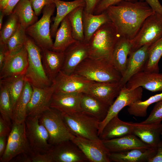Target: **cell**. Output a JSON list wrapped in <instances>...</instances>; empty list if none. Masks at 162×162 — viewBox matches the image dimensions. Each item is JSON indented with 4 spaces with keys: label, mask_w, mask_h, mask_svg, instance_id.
<instances>
[{
    "label": "cell",
    "mask_w": 162,
    "mask_h": 162,
    "mask_svg": "<svg viewBox=\"0 0 162 162\" xmlns=\"http://www.w3.org/2000/svg\"><path fill=\"white\" fill-rule=\"evenodd\" d=\"M149 5L154 12L158 13L162 16V5L159 0H142Z\"/></svg>",
    "instance_id": "47"
},
{
    "label": "cell",
    "mask_w": 162,
    "mask_h": 162,
    "mask_svg": "<svg viewBox=\"0 0 162 162\" xmlns=\"http://www.w3.org/2000/svg\"><path fill=\"white\" fill-rule=\"evenodd\" d=\"M34 153L26 136L25 121L20 123H12L11 131L7 137L6 148L0 158V162L10 161L22 154Z\"/></svg>",
    "instance_id": "7"
},
{
    "label": "cell",
    "mask_w": 162,
    "mask_h": 162,
    "mask_svg": "<svg viewBox=\"0 0 162 162\" xmlns=\"http://www.w3.org/2000/svg\"><path fill=\"white\" fill-rule=\"evenodd\" d=\"M64 52V62L61 71L68 75L73 74L78 66L89 56L88 45L85 42L76 41Z\"/></svg>",
    "instance_id": "17"
},
{
    "label": "cell",
    "mask_w": 162,
    "mask_h": 162,
    "mask_svg": "<svg viewBox=\"0 0 162 162\" xmlns=\"http://www.w3.org/2000/svg\"><path fill=\"white\" fill-rule=\"evenodd\" d=\"M61 114L68 129L75 136L91 140L100 139L98 135L100 122L95 117L81 111Z\"/></svg>",
    "instance_id": "5"
},
{
    "label": "cell",
    "mask_w": 162,
    "mask_h": 162,
    "mask_svg": "<svg viewBox=\"0 0 162 162\" xmlns=\"http://www.w3.org/2000/svg\"><path fill=\"white\" fill-rule=\"evenodd\" d=\"M25 29L20 24L16 31L7 43V53L15 52L21 49L26 44L27 37Z\"/></svg>",
    "instance_id": "39"
},
{
    "label": "cell",
    "mask_w": 162,
    "mask_h": 162,
    "mask_svg": "<svg viewBox=\"0 0 162 162\" xmlns=\"http://www.w3.org/2000/svg\"><path fill=\"white\" fill-rule=\"evenodd\" d=\"M20 0H10L4 9L2 10L5 15H10L12 13L14 7Z\"/></svg>",
    "instance_id": "49"
},
{
    "label": "cell",
    "mask_w": 162,
    "mask_h": 162,
    "mask_svg": "<svg viewBox=\"0 0 162 162\" xmlns=\"http://www.w3.org/2000/svg\"><path fill=\"white\" fill-rule=\"evenodd\" d=\"M9 16L6 23L0 30V44L5 45L20 25L18 18L13 12Z\"/></svg>",
    "instance_id": "40"
},
{
    "label": "cell",
    "mask_w": 162,
    "mask_h": 162,
    "mask_svg": "<svg viewBox=\"0 0 162 162\" xmlns=\"http://www.w3.org/2000/svg\"><path fill=\"white\" fill-rule=\"evenodd\" d=\"M32 92V85L26 81L23 91L13 107L12 123H20L25 121L27 106Z\"/></svg>",
    "instance_id": "32"
},
{
    "label": "cell",
    "mask_w": 162,
    "mask_h": 162,
    "mask_svg": "<svg viewBox=\"0 0 162 162\" xmlns=\"http://www.w3.org/2000/svg\"><path fill=\"white\" fill-rule=\"evenodd\" d=\"M162 121V100L156 103L148 118L141 123L148 124Z\"/></svg>",
    "instance_id": "41"
},
{
    "label": "cell",
    "mask_w": 162,
    "mask_h": 162,
    "mask_svg": "<svg viewBox=\"0 0 162 162\" xmlns=\"http://www.w3.org/2000/svg\"><path fill=\"white\" fill-rule=\"evenodd\" d=\"M10 0H0V10H3Z\"/></svg>",
    "instance_id": "52"
},
{
    "label": "cell",
    "mask_w": 162,
    "mask_h": 162,
    "mask_svg": "<svg viewBox=\"0 0 162 162\" xmlns=\"http://www.w3.org/2000/svg\"><path fill=\"white\" fill-rule=\"evenodd\" d=\"M56 8L54 3L45 6L40 19L25 29L27 34L42 50H52L53 42L51 34V18Z\"/></svg>",
    "instance_id": "8"
},
{
    "label": "cell",
    "mask_w": 162,
    "mask_h": 162,
    "mask_svg": "<svg viewBox=\"0 0 162 162\" xmlns=\"http://www.w3.org/2000/svg\"><path fill=\"white\" fill-rule=\"evenodd\" d=\"M148 162H162V140L158 144L155 154Z\"/></svg>",
    "instance_id": "48"
},
{
    "label": "cell",
    "mask_w": 162,
    "mask_h": 162,
    "mask_svg": "<svg viewBox=\"0 0 162 162\" xmlns=\"http://www.w3.org/2000/svg\"><path fill=\"white\" fill-rule=\"evenodd\" d=\"M8 136H0V158L4 153L5 150Z\"/></svg>",
    "instance_id": "51"
},
{
    "label": "cell",
    "mask_w": 162,
    "mask_h": 162,
    "mask_svg": "<svg viewBox=\"0 0 162 162\" xmlns=\"http://www.w3.org/2000/svg\"><path fill=\"white\" fill-rule=\"evenodd\" d=\"M132 122H124L116 116L106 124L99 137L102 140H108L132 134Z\"/></svg>",
    "instance_id": "26"
},
{
    "label": "cell",
    "mask_w": 162,
    "mask_h": 162,
    "mask_svg": "<svg viewBox=\"0 0 162 162\" xmlns=\"http://www.w3.org/2000/svg\"><path fill=\"white\" fill-rule=\"evenodd\" d=\"M102 141L105 146L110 152H120L135 148H152L143 142L132 134Z\"/></svg>",
    "instance_id": "23"
},
{
    "label": "cell",
    "mask_w": 162,
    "mask_h": 162,
    "mask_svg": "<svg viewBox=\"0 0 162 162\" xmlns=\"http://www.w3.org/2000/svg\"><path fill=\"white\" fill-rule=\"evenodd\" d=\"M31 162H52L51 156L48 152L35 153L32 155Z\"/></svg>",
    "instance_id": "44"
},
{
    "label": "cell",
    "mask_w": 162,
    "mask_h": 162,
    "mask_svg": "<svg viewBox=\"0 0 162 162\" xmlns=\"http://www.w3.org/2000/svg\"><path fill=\"white\" fill-rule=\"evenodd\" d=\"M36 15L38 16L46 5L54 3V0H29Z\"/></svg>",
    "instance_id": "43"
},
{
    "label": "cell",
    "mask_w": 162,
    "mask_h": 162,
    "mask_svg": "<svg viewBox=\"0 0 162 162\" xmlns=\"http://www.w3.org/2000/svg\"><path fill=\"white\" fill-rule=\"evenodd\" d=\"M0 80H3L8 87L14 107L24 88L26 81L25 74Z\"/></svg>",
    "instance_id": "37"
},
{
    "label": "cell",
    "mask_w": 162,
    "mask_h": 162,
    "mask_svg": "<svg viewBox=\"0 0 162 162\" xmlns=\"http://www.w3.org/2000/svg\"><path fill=\"white\" fill-rule=\"evenodd\" d=\"M13 12L18 18L20 24L25 29L38 20V16L29 0H20Z\"/></svg>",
    "instance_id": "33"
},
{
    "label": "cell",
    "mask_w": 162,
    "mask_h": 162,
    "mask_svg": "<svg viewBox=\"0 0 162 162\" xmlns=\"http://www.w3.org/2000/svg\"><path fill=\"white\" fill-rule=\"evenodd\" d=\"M7 51V45L0 44V69L4 63Z\"/></svg>",
    "instance_id": "50"
},
{
    "label": "cell",
    "mask_w": 162,
    "mask_h": 162,
    "mask_svg": "<svg viewBox=\"0 0 162 162\" xmlns=\"http://www.w3.org/2000/svg\"><path fill=\"white\" fill-rule=\"evenodd\" d=\"M41 55L45 72L53 83L62 68L64 59V52L43 49L42 50Z\"/></svg>",
    "instance_id": "25"
},
{
    "label": "cell",
    "mask_w": 162,
    "mask_h": 162,
    "mask_svg": "<svg viewBox=\"0 0 162 162\" xmlns=\"http://www.w3.org/2000/svg\"><path fill=\"white\" fill-rule=\"evenodd\" d=\"M162 56V37L149 47L148 58L143 71L158 73V62Z\"/></svg>",
    "instance_id": "36"
},
{
    "label": "cell",
    "mask_w": 162,
    "mask_h": 162,
    "mask_svg": "<svg viewBox=\"0 0 162 162\" xmlns=\"http://www.w3.org/2000/svg\"><path fill=\"white\" fill-rule=\"evenodd\" d=\"M70 21L67 16L61 22L55 36L52 50L64 52L75 42Z\"/></svg>",
    "instance_id": "28"
},
{
    "label": "cell",
    "mask_w": 162,
    "mask_h": 162,
    "mask_svg": "<svg viewBox=\"0 0 162 162\" xmlns=\"http://www.w3.org/2000/svg\"><path fill=\"white\" fill-rule=\"evenodd\" d=\"M120 37L131 40L142 24L154 12L145 1H123L105 11Z\"/></svg>",
    "instance_id": "1"
},
{
    "label": "cell",
    "mask_w": 162,
    "mask_h": 162,
    "mask_svg": "<svg viewBox=\"0 0 162 162\" xmlns=\"http://www.w3.org/2000/svg\"><path fill=\"white\" fill-rule=\"evenodd\" d=\"M138 0H101L95 8L93 14H98L104 12L110 6L114 5L123 1H134Z\"/></svg>",
    "instance_id": "42"
},
{
    "label": "cell",
    "mask_w": 162,
    "mask_h": 162,
    "mask_svg": "<svg viewBox=\"0 0 162 162\" xmlns=\"http://www.w3.org/2000/svg\"><path fill=\"white\" fill-rule=\"evenodd\" d=\"M39 121L47 130L49 142L52 146L64 141L72 140L75 136L66 127L61 113L54 109L50 107L43 112Z\"/></svg>",
    "instance_id": "6"
},
{
    "label": "cell",
    "mask_w": 162,
    "mask_h": 162,
    "mask_svg": "<svg viewBox=\"0 0 162 162\" xmlns=\"http://www.w3.org/2000/svg\"><path fill=\"white\" fill-rule=\"evenodd\" d=\"M157 148H135L123 152H110V160L114 162H148L156 154Z\"/></svg>",
    "instance_id": "24"
},
{
    "label": "cell",
    "mask_w": 162,
    "mask_h": 162,
    "mask_svg": "<svg viewBox=\"0 0 162 162\" xmlns=\"http://www.w3.org/2000/svg\"><path fill=\"white\" fill-rule=\"evenodd\" d=\"M72 141L80 148L90 162H110V152L100 139L91 140L75 136Z\"/></svg>",
    "instance_id": "14"
},
{
    "label": "cell",
    "mask_w": 162,
    "mask_h": 162,
    "mask_svg": "<svg viewBox=\"0 0 162 162\" xmlns=\"http://www.w3.org/2000/svg\"><path fill=\"white\" fill-rule=\"evenodd\" d=\"M26 46L28 58V67L25 74L26 80L37 88L51 86L52 82L46 75L43 64L41 49L28 37Z\"/></svg>",
    "instance_id": "4"
},
{
    "label": "cell",
    "mask_w": 162,
    "mask_h": 162,
    "mask_svg": "<svg viewBox=\"0 0 162 162\" xmlns=\"http://www.w3.org/2000/svg\"><path fill=\"white\" fill-rule=\"evenodd\" d=\"M32 86L33 92L27 106L26 116L40 117L43 112L50 107L52 97L55 91V85L52 83L51 86L44 88Z\"/></svg>",
    "instance_id": "15"
},
{
    "label": "cell",
    "mask_w": 162,
    "mask_h": 162,
    "mask_svg": "<svg viewBox=\"0 0 162 162\" xmlns=\"http://www.w3.org/2000/svg\"><path fill=\"white\" fill-rule=\"evenodd\" d=\"M13 107L9 91L5 82L0 80L1 116L11 126L13 122Z\"/></svg>",
    "instance_id": "34"
},
{
    "label": "cell",
    "mask_w": 162,
    "mask_h": 162,
    "mask_svg": "<svg viewBox=\"0 0 162 162\" xmlns=\"http://www.w3.org/2000/svg\"><path fill=\"white\" fill-rule=\"evenodd\" d=\"M132 134L138 137L143 142L152 148H157L161 140L162 123L148 124L132 122Z\"/></svg>",
    "instance_id": "21"
},
{
    "label": "cell",
    "mask_w": 162,
    "mask_h": 162,
    "mask_svg": "<svg viewBox=\"0 0 162 162\" xmlns=\"http://www.w3.org/2000/svg\"><path fill=\"white\" fill-rule=\"evenodd\" d=\"M142 94V89L141 87L131 89L127 88L125 85L123 86L119 95L110 107L106 117L99 123V136L104 127L111 119L118 115L119 112L125 107L141 100Z\"/></svg>",
    "instance_id": "11"
},
{
    "label": "cell",
    "mask_w": 162,
    "mask_h": 162,
    "mask_svg": "<svg viewBox=\"0 0 162 162\" xmlns=\"http://www.w3.org/2000/svg\"><path fill=\"white\" fill-rule=\"evenodd\" d=\"M81 110L96 118L100 122L106 117L110 106L94 97L86 93H82Z\"/></svg>",
    "instance_id": "27"
},
{
    "label": "cell",
    "mask_w": 162,
    "mask_h": 162,
    "mask_svg": "<svg viewBox=\"0 0 162 162\" xmlns=\"http://www.w3.org/2000/svg\"><path fill=\"white\" fill-rule=\"evenodd\" d=\"M73 73L90 81L100 82H119L122 77L112 62L89 57L78 66Z\"/></svg>",
    "instance_id": "3"
},
{
    "label": "cell",
    "mask_w": 162,
    "mask_h": 162,
    "mask_svg": "<svg viewBox=\"0 0 162 162\" xmlns=\"http://www.w3.org/2000/svg\"><path fill=\"white\" fill-rule=\"evenodd\" d=\"M131 40L120 37L113 51L112 62L122 76L126 69L128 56L131 52Z\"/></svg>",
    "instance_id": "30"
},
{
    "label": "cell",
    "mask_w": 162,
    "mask_h": 162,
    "mask_svg": "<svg viewBox=\"0 0 162 162\" xmlns=\"http://www.w3.org/2000/svg\"><path fill=\"white\" fill-rule=\"evenodd\" d=\"M52 162H86L88 159L72 140H68L52 145L48 152Z\"/></svg>",
    "instance_id": "13"
},
{
    "label": "cell",
    "mask_w": 162,
    "mask_h": 162,
    "mask_svg": "<svg viewBox=\"0 0 162 162\" xmlns=\"http://www.w3.org/2000/svg\"><path fill=\"white\" fill-rule=\"evenodd\" d=\"M81 94L54 91L50 107L63 114H71L81 111L80 101Z\"/></svg>",
    "instance_id": "19"
},
{
    "label": "cell",
    "mask_w": 162,
    "mask_h": 162,
    "mask_svg": "<svg viewBox=\"0 0 162 162\" xmlns=\"http://www.w3.org/2000/svg\"><path fill=\"white\" fill-rule=\"evenodd\" d=\"M85 6L84 10L87 12L93 14L94 10L101 0H84Z\"/></svg>",
    "instance_id": "46"
},
{
    "label": "cell",
    "mask_w": 162,
    "mask_h": 162,
    "mask_svg": "<svg viewBox=\"0 0 162 162\" xmlns=\"http://www.w3.org/2000/svg\"><path fill=\"white\" fill-rule=\"evenodd\" d=\"M151 45L147 44L131 52L128 56L125 72L119 82L123 86L136 73L143 71L148 58V50Z\"/></svg>",
    "instance_id": "20"
},
{
    "label": "cell",
    "mask_w": 162,
    "mask_h": 162,
    "mask_svg": "<svg viewBox=\"0 0 162 162\" xmlns=\"http://www.w3.org/2000/svg\"><path fill=\"white\" fill-rule=\"evenodd\" d=\"M39 117H27L25 120L26 133L30 147L35 153L48 152L52 145L49 142V134L40 123Z\"/></svg>",
    "instance_id": "10"
},
{
    "label": "cell",
    "mask_w": 162,
    "mask_h": 162,
    "mask_svg": "<svg viewBox=\"0 0 162 162\" xmlns=\"http://www.w3.org/2000/svg\"><path fill=\"white\" fill-rule=\"evenodd\" d=\"M11 127L1 116L0 117V136H8Z\"/></svg>",
    "instance_id": "45"
},
{
    "label": "cell",
    "mask_w": 162,
    "mask_h": 162,
    "mask_svg": "<svg viewBox=\"0 0 162 162\" xmlns=\"http://www.w3.org/2000/svg\"><path fill=\"white\" fill-rule=\"evenodd\" d=\"M161 139L162 140V131L161 134Z\"/></svg>",
    "instance_id": "54"
},
{
    "label": "cell",
    "mask_w": 162,
    "mask_h": 162,
    "mask_svg": "<svg viewBox=\"0 0 162 162\" xmlns=\"http://www.w3.org/2000/svg\"><path fill=\"white\" fill-rule=\"evenodd\" d=\"M122 87L119 82H93L89 85L85 93L110 107L114 102L115 98L119 95Z\"/></svg>",
    "instance_id": "18"
},
{
    "label": "cell",
    "mask_w": 162,
    "mask_h": 162,
    "mask_svg": "<svg viewBox=\"0 0 162 162\" xmlns=\"http://www.w3.org/2000/svg\"><path fill=\"white\" fill-rule=\"evenodd\" d=\"M125 85L131 89L142 87L152 92L162 91V73L141 71L133 76Z\"/></svg>",
    "instance_id": "22"
},
{
    "label": "cell",
    "mask_w": 162,
    "mask_h": 162,
    "mask_svg": "<svg viewBox=\"0 0 162 162\" xmlns=\"http://www.w3.org/2000/svg\"><path fill=\"white\" fill-rule=\"evenodd\" d=\"M0 10V30H1L3 26V19L5 15L2 10Z\"/></svg>",
    "instance_id": "53"
},
{
    "label": "cell",
    "mask_w": 162,
    "mask_h": 162,
    "mask_svg": "<svg viewBox=\"0 0 162 162\" xmlns=\"http://www.w3.org/2000/svg\"><path fill=\"white\" fill-rule=\"evenodd\" d=\"M93 82L76 74L68 75L61 70L52 83L55 85V92L85 93Z\"/></svg>",
    "instance_id": "16"
},
{
    "label": "cell",
    "mask_w": 162,
    "mask_h": 162,
    "mask_svg": "<svg viewBox=\"0 0 162 162\" xmlns=\"http://www.w3.org/2000/svg\"><path fill=\"white\" fill-rule=\"evenodd\" d=\"M84 7H78L67 16L72 28L73 37L76 41L84 42L82 15Z\"/></svg>",
    "instance_id": "35"
},
{
    "label": "cell",
    "mask_w": 162,
    "mask_h": 162,
    "mask_svg": "<svg viewBox=\"0 0 162 162\" xmlns=\"http://www.w3.org/2000/svg\"><path fill=\"white\" fill-rule=\"evenodd\" d=\"M120 38L111 22L103 24L92 35L87 43L88 57L104 59L112 62L113 51Z\"/></svg>",
    "instance_id": "2"
},
{
    "label": "cell",
    "mask_w": 162,
    "mask_h": 162,
    "mask_svg": "<svg viewBox=\"0 0 162 162\" xmlns=\"http://www.w3.org/2000/svg\"><path fill=\"white\" fill-rule=\"evenodd\" d=\"M28 65L26 44L15 52L6 53L3 64L0 69V79L25 74Z\"/></svg>",
    "instance_id": "12"
},
{
    "label": "cell",
    "mask_w": 162,
    "mask_h": 162,
    "mask_svg": "<svg viewBox=\"0 0 162 162\" xmlns=\"http://www.w3.org/2000/svg\"><path fill=\"white\" fill-rule=\"evenodd\" d=\"M56 8V13L53 18V22L51 27L52 37H55L56 34L61 22L68 15L76 8L85 7L84 0H74L71 1H64L62 0H54Z\"/></svg>",
    "instance_id": "29"
},
{
    "label": "cell",
    "mask_w": 162,
    "mask_h": 162,
    "mask_svg": "<svg viewBox=\"0 0 162 162\" xmlns=\"http://www.w3.org/2000/svg\"><path fill=\"white\" fill-rule=\"evenodd\" d=\"M162 37V16L154 12L146 19L135 36L131 40V52L144 45H151Z\"/></svg>",
    "instance_id": "9"
},
{
    "label": "cell",
    "mask_w": 162,
    "mask_h": 162,
    "mask_svg": "<svg viewBox=\"0 0 162 162\" xmlns=\"http://www.w3.org/2000/svg\"><path fill=\"white\" fill-rule=\"evenodd\" d=\"M162 100V92L152 96L145 100H139L128 106L129 114L136 117H145L147 115L148 107L152 104Z\"/></svg>",
    "instance_id": "38"
},
{
    "label": "cell",
    "mask_w": 162,
    "mask_h": 162,
    "mask_svg": "<svg viewBox=\"0 0 162 162\" xmlns=\"http://www.w3.org/2000/svg\"><path fill=\"white\" fill-rule=\"evenodd\" d=\"M82 20L84 42L87 44L92 35L102 25L110 22L105 11L98 14L83 11Z\"/></svg>",
    "instance_id": "31"
}]
</instances>
